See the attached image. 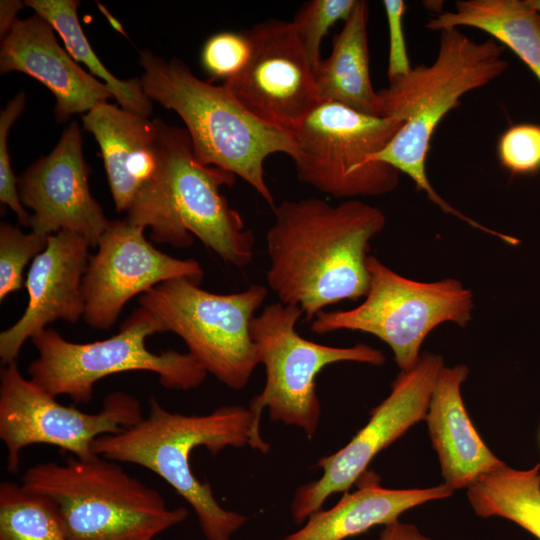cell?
<instances>
[{
	"mask_svg": "<svg viewBox=\"0 0 540 540\" xmlns=\"http://www.w3.org/2000/svg\"><path fill=\"white\" fill-rule=\"evenodd\" d=\"M245 445L262 453L270 449L249 407L222 406L189 415L171 412L151 397L147 416L117 434L97 438L92 447L98 456L144 467L166 481L192 507L206 540H232L247 518L218 503L211 486L193 473L190 457L198 447L216 455Z\"/></svg>",
	"mask_w": 540,
	"mask_h": 540,
	"instance_id": "2",
	"label": "cell"
},
{
	"mask_svg": "<svg viewBox=\"0 0 540 540\" xmlns=\"http://www.w3.org/2000/svg\"><path fill=\"white\" fill-rule=\"evenodd\" d=\"M266 233L268 287L278 301L313 320L327 306L365 297L370 241L384 213L357 199L337 205L318 198L284 200Z\"/></svg>",
	"mask_w": 540,
	"mask_h": 540,
	"instance_id": "1",
	"label": "cell"
},
{
	"mask_svg": "<svg viewBox=\"0 0 540 540\" xmlns=\"http://www.w3.org/2000/svg\"><path fill=\"white\" fill-rule=\"evenodd\" d=\"M88 175L80 127L73 122L55 148L17 178L21 202L33 211L32 231L52 235L67 230L97 247L110 220L90 193Z\"/></svg>",
	"mask_w": 540,
	"mask_h": 540,
	"instance_id": "16",
	"label": "cell"
},
{
	"mask_svg": "<svg viewBox=\"0 0 540 540\" xmlns=\"http://www.w3.org/2000/svg\"><path fill=\"white\" fill-rule=\"evenodd\" d=\"M144 417L139 400L114 391L96 413L83 412L59 403L31 379L25 378L16 361L0 371V439L7 450V470L17 473L22 451L34 444H47L80 460L97 456L94 441L117 434Z\"/></svg>",
	"mask_w": 540,
	"mask_h": 540,
	"instance_id": "12",
	"label": "cell"
},
{
	"mask_svg": "<svg viewBox=\"0 0 540 540\" xmlns=\"http://www.w3.org/2000/svg\"><path fill=\"white\" fill-rule=\"evenodd\" d=\"M49 235L24 233L9 223L0 224V300L25 285L23 271L30 260L42 253Z\"/></svg>",
	"mask_w": 540,
	"mask_h": 540,
	"instance_id": "27",
	"label": "cell"
},
{
	"mask_svg": "<svg viewBox=\"0 0 540 540\" xmlns=\"http://www.w3.org/2000/svg\"><path fill=\"white\" fill-rule=\"evenodd\" d=\"M0 540H71L54 503L22 484H0Z\"/></svg>",
	"mask_w": 540,
	"mask_h": 540,
	"instance_id": "26",
	"label": "cell"
},
{
	"mask_svg": "<svg viewBox=\"0 0 540 540\" xmlns=\"http://www.w3.org/2000/svg\"><path fill=\"white\" fill-rule=\"evenodd\" d=\"M370 286L365 300L342 311H321L311 331L323 335L338 330L361 331L385 342L401 371L420 361L426 336L444 322L466 326L474 308L472 292L459 281L447 278L419 282L405 278L369 255Z\"/></svg>",
	"mask_w": 540,
	"mask_h": 540,
	"instance_id": "9",
	"label": "cell"
},
{
	"mask_svg": "<svg viewBox=\"0 0 540 540\" xmlns=\"http://www.w3.org/2000/svg\"><path fill=\"white\" fill-rule=\"evenodd\" d=\"M244 33L248 59L224 85L255 117L292 131L321 103L313 67L292 23L267 19Z\"/></svg>",
	"mask_w": 540,
	"mask_h": 540,
	"instance_id": "14",
	"label": "cell"
},
{
	"mask_svg": "<svg viewBox=\"0 0 540 540\" xmlns=\"http://www.w3.org/2000/svg\"><path fill=\"white\" fill-rule=\"evenodd\" d=\"M26 102L24 92L18 93L0 113V201L16 214L20 225L31 226V218L24 208L17 187L8 151V133L22 113Z\"/></svg>",
	"mask_w": 540,
	"mask_h": 540,
	"instance_id": "30",
	"label": "cell"
},
{
	"mask_svg": "<svg viewBox=\"0 0 540 540\" xmlns=\"http://www.w3.org/2000/svg\"><path fill=\"white\" fill-rule=\"evenodd\" d=\"M379 540H431L412 524L402 523L399 520L385 525L380 533Z\"/></svg>",
	"mask_w": 540,
	"mask_h": 540,
	"instance_id": "33",
	"label": "cell"
},
{
	"mask_svg": "<svg viewBox=\"0 0 540 540\" xmlns=\"http://www.w3.org/2000/svg\"><path fill=\"white\" fill-rule=\"evenodd\" d=\"M140 64L145 94L182 119L198 161L240 177L273 210L276 204L265 181L264 161L275 153L296 158L292 131L258 119L224 84L200 80L179 59L165 61L145 50Z\"/></svg>",
	"mask_w": 540,
	"mask_h": 540,
	"instance_id": "4",
	"label": "cell"
},
{
	"mask_svg": "<svg viewBox=\"0 0 540 540\" xmlns=\"http://www.w3.org/2000/svg\"><path fill=\"white\" fill-rule=\"evenodd\" d=\"M368 17V3L357 0L343 28L334 36L329 56L320 59L313 74L321 103L380 116L379 98L370 78Z\"/></svg>",
	"mask_w": 540,
	"mask_h": 540,
	"instance_id": "22",
	"label": "cell"
},
{
	"mask_svg": "<svg viewBox=\"0 0 540 540\" xmlns=\"http://www.w3.org/2000/svg\"><path fill=\"white\" fill-rule=\"evenodd\" d=\"M52 25L42 16L17 20L1 39L0 71L25 73L46 86L55 96V116L66 121L87 113L113 97L110 89L83 70L58 43Z\"/></svg>",
	"mask_w": 540,
	"mask_h": 540,
	"instance_id": "18",
	"label": "cell"
},
{
	"mask_svg": "<svg viewBox=\"0 0 540 540\" xmlns=\"http://www.w3.org/2000/svg\"><path fill=\"white\" fill-rule=\"evenodd\" d=\"M385 7L389 27V59L388 79L393 80L405 75L411 70L406 43L404 39L402 18L406 11V4L402 0H385Z\"/></svg>",
	"mask_w": 540,
	"mask_h": 540,
	"instance_id": "32",
	"label": "cell"
},
{
	"mask_svg": "<svg viewBox=\"0 0 540 540\" xmlns=\"http://www.w3.org/2000/svg\"><path fill=\"white\" fill-rule=\"evenodd\" d=\"M90 257L82 281L83 319L96 329H110L125 304L160 283L185 278L200 285L204 272L195 259H178L156 249L144 228L110 220Z\"/></svg>",
	"mask_w": 540,
	"mask_h": 540,
	"instance_id": "15",
	"label": "cell"
},
{
	"mask_svg": "<svg viewBox=\"0 0 540 540\" xmlns=\"http://www.w3.org/2000/svg\"><path fill=\"white\" fill-rule=\"evenodd\" d=\"M99 9L102 11V13L106 16V18L109 20L111 25L121 34L125 35L124 30L122 29L120 23L101 5L98 4Z\"/></svg>",
	"mask_w": 540,
	"mask_h": 540,
	"instance_id": "35",
	"label": "cell"
},
{
	"mask_svg": "<svg viewBox=\"0 0 540 540\" xmlns=\"http://www.w3.org/2000/svg\"><path fill=\"white\" fill-rule=\"evenodd\" d=\"M267 288L252 284L245 290L217 294L189 279H172L140 295L165 332L178 335L207 371L229 388L248 383L259 364L251 323L267 296Z\"/></svg>",
	"mask_w": 540,
	"mask_h": 540,
	"instance_id": "8",
	"label": "cell"
},
{
	"mask_svg": "<svg viewBox=\"0 0 540 540\" xmlns=\"http://www.w3.org/2000/svg\"><path fill=\"white\" fill-rule=\"evenodd\" d=\"M402 124L395 118L320 103L292 130L298 179L335 198L378 196L393 191L399 184L400 172L374 157Z\"/></svg>",
	"mask_w": 540,
	"mask_h": 540,
	"instance_id": "10",
	"label": "cell"
},
{
	"mask_svg": "<svg viewBox=\"0 0 540 540\" xmlns=\"http://www.w3.org/2000/svg\"><path fill=\"white\" fill-rule=\"evenodd\" d=\"M507 67L503 47L493 38L478 42L458 28L445 29L440 31L438 53L430 65L412 67L377 91L380 116L403 124L374 160L408 175L445 213L491 235L494 230L465 216L434 190L427 176L426 159L436 127L460 105V98L489 84Z\"/></svg>",
	"mask_w": 540,
	"mask_h": 540,
	"instance_id": "3",
	"label": "cell"
},
{
	"mask_svg": "<svg viewBox=\"0 0 540 540\" xmlns=\"http://www.w3.org/2000/svg\"><path fill=\"white\" fill-rule=\"evenodd\" d=\"M303 316L295 305L277 301L263 308L251 323V337L259 363L265 367L263 390L249 404L260 426L265 408L273 421L296 426L313 436L319 425L321 406L316 392L320 371L337 362L383 365L382 351L365 344L334 347L303 338L296 324Z\"/></svg>",
	"mask_w": 540,
	"mask_h": 540,
	"instance_id": "11",
	"label": "cell"
},
{
	"mask_svg": "<svg viewBox=\"0 0 540 540\" xmlns=\"http://www.w3.org/2000/svg\"><path fill=\"white\" fill-rule=\"evenodd\" d=\"M501 165L513 175L540 171V125L518 123L510 126L498 141Z\"/></svg>",
	"mask_w": 540,
	"mask_h": 540,
	"instance_id": "29",
	"label": "cell"
},
{
	"mask_svg": "<svg viewBox=\"0 0 540 540\" xmlns=\"http://www.w3.org/2000/svg\"><path fill=\"white\" fill-rule=\"evenodd\" d=\"M528 2L540 13V0H528Z\"/></svg>",
	"mask_w": 540,
	"mask_h": 540,
	"instance_id": "36",
	"label": "cell"
},
{
	"mask_svg": "<svg viewBox=\"0 0 540 540\" xmlns=\"http://www.w3.org/2000/svg\"><path fill=\"white\" fill-rule=\"evenodd\" d=\"M25 5L20 1L2 0L0 2V36L1 39L10 31L18 20L17 12Z\"/></svg>",
	"mask_w": 540,
	"mask_h": 540,
	"instance_id": "34",
	"label": "cell"
},
{
	"mask_svg": "<svg viewBox=\"0 0 540 540\" xmlns=\"http://www.w3.org/2000/svg\"><path fill=\"white\" fill-rule=\"evenodd\" d=\"M467 496L478 516L508 519L540 540V463L527 470L503 463L472 483Z\"/></svg>",
	"mask_w": 540,
	"mask_h": 540,
	"instance_id": "24",
	"label": "cell"
},
{
	"mask_svg": "<svg viewBox=\"0 0 540 540\" xmlns=\"http://www.w3.org/2000/svg\"><path fill=\"white\" fill-rule=\"evenodd\" d=\"M439 355L426 353L409 371H401L390 394L372 412L369 421L350 442L318 460L319 479L300 486L291 503V515L304 523L321 510L333 494L346 492L366 471L373 458L401 437L411 426L425 420L430 397L443 368Z\"/></svg>",
	"mask_w": 540,
	"mask_h": 540,
	"instance_id": "13",
	"label": "cell"
},
{
	"mask_svg": "<svg viewBox=\"0 0 540 540\" xmlns=\"http://www.w3.org/2000/svg\"><path fill=\"white\" fill-rule=\"evenodd\" d=\"M445 484L421 489H387L378 481L364 482L345 493L330 509L313 513L303 526L282 540H345L376 525H388L407 510L452 494Z\"/></svg>",
	"mask_w": 540,
	"mask_h": 540,
	"instance_id": "21",
	"label": "cell"
},
{
	"mask_svg": "<svg viewBox=\"0 0 540 540\" xmlns=\"http://www.w3.org/2000/svg\"><path fill=\"white\" fill-rule=\"evenodd\" d=\"M471 27L507 46L540 83V13L528 0H459L426 28L434 31Z\"/></svg>",
	"mask_w": 540,
	"mask_h": 540,
	"instance_id": "23",
	"label": "cell"
},
{
	"mask_svg": "<svg viewBox=\"0 0 540 540\" xmlns=\"http://www.w3.org/2000/svg\"><path fill=\"white\" fill-rule=\"evenodd\" d=\"M21 484L54 503L71 540H160L188 516L185 507H168L159 491L98 455L35 464Z\"/></svg>",
	"mask_w": 540,
	"mask_h": 540,
	"instance_id": "6",
	"label": "cell"
},
{
	"mask_svg": "<svg viewBox=\"0 0 540 540\" xmlns=\"http://www.w3.org/2000/svg\"><path fill=\"white\" fill-rule=\"evenodd\" d=\"M96 139L117 212H126L161 177L164 153L160 119L100 102L82 116Z\"/></svg>",
	"mask_w": 540,
	"mask_h": 540,
	"instance_id": "19",
	"label": "cell"
},
{
	"mask_svg": "<svg viewBox=\"0 0 540 540\" xmlns=\"http://www.w3.org/2000/svg\"><path fill=\"white\" fill-rule=\"evenodd\" d=\"M24 3L52 25L76 62H82L94 76L102 79L121 108L144 117L150 116L152 102L145 94L140 79H118L96 56L78 19L79 1L27 0Z\"/></svg>",
	"mask_w": 540,
	"mask_h": 540,
	"instance_id": "25",
	"label": "cell"
},
{
	"mask_svg": "<svg viewBox=\"0 0 540 540\" xmlns=\"http://www.w3.org/2000/svg\"><path fill=\"white\" fill-rule=\"evenodd\" d=\"M249 52L250 45L244 31L220 32L205 42L201 61L204 69L213 78H222L225 82L240 72Z\"/></svg>",
	"mask_w": 540,
	"mask_h": 540,
	"instance_id": "31",
	"label": "cell"
},
{
	"mask_svg": "<svg viewBox=\"0 0 540 540\" xmlns=\"http://www.w3.org/2000/svg\"><path fill=\"white\" fill-rule=\"evenodd\" d=\"M163 332L161 322L141 306L105 340L75 343L54 329H44L31 338L39 355L27 368L29 379L50 395H66L77 404L91 401L99 380L128 371L152 372L168 389L201 385L207 371L190 353H154L146 347L149 336Z\"/></svg>",
	"mask_w": 540,
	"mask_h": 540,
	"instance_id": "7",
	"label": "cell"
},
{
	"mask_svg": "<svg viewBox=\"0 0 540 540\" xmlns=\"http://www.w3.org/2000/svg\"><path fill=\"white\" fill-rule=\"evenodd\" d=\"M357 0H310L296 12L292 26L312 67L320 61V46L329 29L339 20L345 21Z\"/></svg>",
	"mask_w": 540,
	"mask_h": 540,
	"instance_id": "28",
	"label": "cell"
},
{
	"mask_svg": "<svg viewBox=\"0 0 540 540\" xmlns=\"http://www.w3.org/2000/svg\"><path fill=\"white\" fill-rule=\"evenodd\" d=\"M79 234L49 235L45 250L32 260L25 287L28 303L20 319L0 333L2 365L16 361L27 339L58 319L77 322L84 315L82 281L91 255Z\"/></svg>",
	"mask_w": 540,
	"mask_h": 540,
	"instance_id": "17",
	"label": "cell"
},
{
	"mask_svg": "<svg viewBox=\"0 0 540 540\" xmlns=\"http://www.w3.org/2000/svg\"><path fill=\"white\" fill-rule=\"evenodd\" d=\"M467 375L465 365L443 366L425 418L444 484L452 491L468 488L503 464L484 444L466 412L460 388Z\"/></svg>",
	"mask_w": 540,
	"mask_h": 540,
	"instance_id": "20",
	"label": "cell"
},
{
	"mask_svg": "<svg viewBox=\"0 0 540 540\" xmlns=\"http://www.w3.org/2000/svg\"><path fill=\"white\" fill-rule=\"evenodd\" d=\"M159 126L163 174L132 205L125 220L150 228L156 243L186 248L196 236L223 261L237 268L247 266L254 255V233L220 190L222 185H233L235 176L199 162L185 129L162 120Z\"/></svg>",
	"mask_w": 540,
	"mask_h": 540,
	"instance_id": "5",
	"label": "cell"
}]
</instances>
